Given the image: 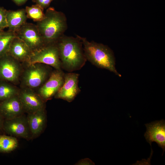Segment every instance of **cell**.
<instances>
[{
	"mask_svg": "<svg viewBox=\"0 0 165 165\" xmlns=\"http://www.w3.org/2000/svg\"><path fill=\"white\" fill-rule=\"evenodd\" d=\"M56 44L62 68L71 72L79 70L85 65L87 60L79 35L75 38L64 35Z\"/></svg>",
	"mask_w": 165,
	"mask_h": 165,
	"instance_id": "6da1fadb",
	"label": "cell"
},
{
	"mask_svg": "<svg viewBox=\"0 0 165 165\" xmlns=\"http://www.w3.org/2000/svg\"><path fill=\"white\" fill-rule=\"evenodd\" d=\"M36 25L45 45L56 44L68 28L65 14L53 7L47 9L43 19L37 22Z\"/></svg>",
	"mask_w": 165,
	"mask_h": 165,
	"instance_id": "7a4b0ae2",
	"label": "cell"
},
{
	"mask_svg": "<svg viewBox=\"0 0 165 165\" xmlns=\"http://www.w3.org/2000/svg\"><path fill=\"white\" fill-rule=\"evenodd\" d=\"M79 37L86 60L98 68L108 70L119 77L121 76L116 68L115 57L110 48L102 44L90 42L85 38Z\"/></svg>",
	"mask_w": 165,
	"mask_h": 165,
	"instance_id": "3957f363",
	"label": "cell"
},
{
	"mask_svg": "<svg viewBox=\"0 0 165 165\" xmlns=\"http://www.w3.org/2000/svg\"><path fill=\"white\" fill-rule=\"evenodd\" d=\"M20 77L21 88L38 89L47 79L51 72L49 65L42 63L27 64Z\"/></svg>",
	"mask_w": 165,
	"mask_h": 165,
	"instance_id": "277c9868",
	"label": "cell"
},
{
	"mask_svg": "<svg viewBox=\"0 0 165 165\" xmlns=\"http://www.w3.org/2000/svg\"><path fill=\"white\" fill-rule=\"evenodd\" d=\"M42 63L51 66L56 70H61L59 50L56 44L46 45L32 52L26 64Z\"/></svg>",
	"mask_w": 165,
	"mask_h": 165,
	"instance_id": "5b68a950",
	"label": "cell"
},
{
	"mask_svg": "<svg viewBox=\"0 0 165 165\" xmlns=\"http://www.w3.org/2000/svg\"><path fill=\"white\" fill-rule=\"evenodd\" d=\"M20 63L8 54L0 57V80L18 82L23 71Z\"/></svg>",
	"mask_w": 165,
	"mask_h": 165,
	"instance_id": "8992f818",
	"label": "cell"
},
{
	"mask_svg": "<svg viewBox=\"0 0 165 165\" xmlns=\"http://www.w3.org/2000/svg\"><path fill=\"white\" fill-rule=\"evenodd\" d=\"M32 52L45 46L43 38L36 25L26 22L16 32Z\"/></svg>",
	"mask_w": 165,
	"mask_h": 165,
	"instance_id": "52a82bcc",
	"label": "cell"
},
{
	"mask_svg": "<svg viewBox=\"0 0 165 165\" xmlns=\"http://www.w3.org/2000/svg\"><path fill=\"white\" fill-rule=\"evenodd\" d=\"M64 75L61 70L55 69L38 89L37 93L45 102L54 97L60 90L64 83Z\"/></svg>",
	"mask_w": 165,
	"mask_h": 165,
	"instance_id": "ba28073f",
	"label": "cell"
},
{
	"mask_svg": "<svg viewBox=\"0 0 165 165\" xmlns=\"http://www.w3.org/2000/svg\"><path fill=\"white\" fill-rule=\"evenodd\" d=\"M3 131L11 136L29 139L32 137L27 117L22 115L16 117L5 119Z\"/></svg>",
	"mask_w": 165,
	"mask_h": 165,
	"instance_id": "9c48e42d",
	"label": "cell"
},
{
	"mask_svg": "<svg viewBox=\"0 0 165 165\" xmlns=\"http://www.w3.org/2000/svg\"><path fill=\"white\" fill-rule=\"evenodd\" d=\"M79 74L74 73H64V83L54 96L71 102L73 101L80 91L78 86Z\"/></svg>",
	"mask_w": 165,
	"mask_h": 165,
	"instance_id": "30bf717a",
	"label": "cell"
},
{
	"mask_svg": "<svg viewBox=\"0 0 165 165\" xmlns=\"http://www.w3.org/2000/svg\"><path fill=\"white\" fill-rule=\"evenodd\" d=\"M18 95L24 112L28 114L45 108V102L34 90L21 88Z\"/></svg>",
	"mask_w": 165,
	"mask_h": 165,
	"instance_id": "8fae6325",
	"label": "cell"
},
{
	"mask_svg": "<svg viewBox=\"0 0 165 165\" xmlns=\"http://www.w3.org/2000/svg\"><path fill=\"white\" fill-rule=\"evenodd\" d=\"M146 131L144 136L146 141L151 146L155 142L163 150L162 156L165 150V121L163 119L156 120L145 124Z\"/></svg>",
	"mask_w": 165,
	"mask_h": 165,
	"instance_id": "7c38bea8",
	"label": "cell"
},
{
	"mask_svg": "<svg viewBox=\"0 0 165 165\" xmlns=\"http://www.w3.org/2000/svg\"><path fill=\"white\" fill-rule=\"evenodd\" d=\"M24 112L18 95L0 101V114L4 119L13 118Z\"/></svg>",
	"mask_w": 165,
	"mask_h": 165,
	"instance_id": "4fadbf2b",
	"label": "cell"
},
{
	"mask_svg": "<svg viewBox=\"0 0 165 165\" xmlns=\"http://www.w3.org/2000/svg\"><path fill=\"white\" fill-rule=\"evenodd\" d=\"M27 118L32 137L40 134L46 125L47 117L45 108L28 114Z\"/></svg>",
	"mask_w": 165,
	"mask_h": 165,
	"instance_id": "5bb4252c",
	"label": "cell"
},
{
	"mask_svg": "<svg viewBox=\"0 0 165 165\" xmlns=\"http://www.w3.org/2000/svg\"><path fill=\"white\" fill-rule=\"evenodd\" d=\"M32 52L24 42L16 36L11 43L8 54L20 62L26 63Z\"/></svg>",
	"mask_w": 165,
	"mask_h": 165,
	"instance_id": "9a60e30c",
	"label": "cell"
},
{
	"mask_svg": "<svg viewBox=\"0 0 165 165\" xmlns=\"http://www.w3.org/2000/svg\"><path fill=\"white\" fill-rule=\"evenodd\" d=\"M27 18L25 9L6 10V19L9 30L16 33L26 22Z\"/></svg>",
	"mask_w": 165,
	"mask_h": 165,
	"instance_id": "2e32d148",
	"label": "cell"
},
{
	"mask_svg": "<svg viewBox=\"0 0 165 165\" xmlns=\"http://www.w3.org/2000/svg\"><path fill=\"white\" fill-rule=\"evenodd\" d=\"M16 36L15 32L9 30L0 32V57L8 53L11 43Z\"/></svg>",
	"mask_w": 165,
	"mask_h": 165,
	"instance_id": "e0dca14e",
	"label": "cell"
},
{
	"mask_svg": "<svg viewBox=\"0 0 165 165\" xmlns=\"http://www.w3.org/2000/svg\"><path fill=\"white\" fill-rule=\"evenodd\" d=\"M18 145L16 138L12 136L0 135V152L7 153L15 150Z\"/></svg>",
	"mask_w": 165,
	"mask_h": 165,
	"instance_id": "ac0fdd59",
	"label": "cell"
},
{
	"mask_svg": "<svg viewBox=\"0 0 165 165\" xmlns=\"http://www.w3.org/2000/svg\"><path fill=\"white\" fill-rule=\"evenodd\" d=\"M12 84L0 80V101L18 95L20 90Z\"/></svg>",
	"mask_w": 165,
	"mask_h": 165,
	"instance_id": "d6986e66",
	"label": "cell"
},
{
	"mask_svg": "<svg viewBox=\"0 0 165 165\" xmlns=\"http://www.w3.org/2000/svg\"><path fill=\"white\" fill-rule=\"evenodd\" d=\"M25 10L28 18L37 22L42 20L45 16L44 9L37 4L27 6Z\"/></svg>",
	"mask_w": 165,
	"mask_h": 165,
	"instance_id": "ffe728a7",
	"label": "cell"
},
{
	"mask_svg": "<svg viewBox=\"0 0 165 165\" xmlns=\"http://www.w3.org/2000/svg\"><path fill=\"white\" fill-rule=\"evenodd\" d=\"M6 10L4 7H0V30H3L5 28H7Z\"/></svg>",
	"mask_w": 165,
	"mask_h": 165,
	"instance_id": "44dd1931",
	"label": "cell"
},
{
	"mask_svg": "<svg viewBox=\"0 0 165 165\" xmlns=\"http://www.w3.org/2000/svg\"><path fill=\"white\" fill-rule=\"evenodd\" d=\"M32 1L41 6L43 9L49 7L53 0H31Z\"/></svg>",
	"mask_w": 165,
	"mask_h": 165,
	"instance_id": "7402d4cb",
	"label": "cell"
},
{
	"mask_svg": "<svg viewBox=\"0 0 165 165\" xmlns=\"http://www.w3.org/2000/svg\"><path fill=\"white\" fill-rule=\"evenodd\" d=\"M13 1L17 6H21L24 3L28 0H12Z\"/></svg>",
	"mask_w": 165,
	"mask_h": 165,
	"instance_id": "603a6c76",
	"label": "cell"
},
{
	"mask_svg": "<svg viewBox=\"0 0 165 165\" xmlns=\"http://www.w3.org/2000/svg\"><path fill=\"white\" fill-rule=\"evenodd\" d=\"M4 119L0 114V135L3 132V126Z\"/></svg>",
	"mask_w": 165,
	"mask_h": 165,
	"instance_id": "cb8c5ba5",
	"label": "cell"
},
{
	"mask_svg": "<svg viewBox=\"0 0 165 165\" xmlns=\"http://www.w3.org/2000/svg\"><path fill=\"white\" fill-rule=\"evenodd\" d=\"M3 30H0V32L2 31Z\"/></svg>",
	"mask_w": 165,
	"mask_h": 165,
	"instance_id": "d4e9b609",
	"label": "cell"
}]
</instances>
